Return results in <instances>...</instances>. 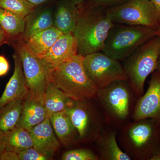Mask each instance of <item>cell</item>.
Listing matches in <instances>:
<instances>
[{"label":"cell","instance_id":"6da1fadb","mask_svg":"<svg viewBox=\"0 0 160 160\" xmlns=\"http://www.w3.org/2000/svg\"><path fill=\"white\" fill-rule=\"evenodd\" d=\"M122 150L133 160H150L160 153V123L151 118L132 120L118 130Z\"/></svg>","mask_w":160,"mask_h":160},{"label":"cell","instance_id":"d6a6232c","mask_svg":"<svg viewBox=\"0 0 160 160\" xmlns=\"http://www.w3.org/2000/svg\"><path fill=\"white\" fill-rule=\"evenodd\" d=\"M8 36V35L0 26V46L7 41Z\"/></svg>","mask_w":160,"mask_h":160},{"label":"cell","instance_id":"9a60e30c","mask_svg":"<svg viewBox=\"0 0 160 160\" xmlns=\"http://www.w3.org/2000/svg\"><path fill=\"white\" fill-rule=\"evenodd\" d=\"M118 130L107 126L94 143L100 160H131L119 146Z\"/></svg>","mask_w":160,"mask_h":160},{"label":"cell","instance_id":"e0dca14e","mask_svg":"<svg viewBox=\"0 0 160 160\" xmlns=\"http://www.w3.org/2000/svg\"><path fill=\"white\" fill-rule=\"evenodd\" d=\"M62 34L58 29L52 26L34 34L26 42L21 41L31 54L42 58Z\"/></svg>","mask_w":160,"mask_h":160},{"label":"cell","instance_id":"9c48e42d","mask_svg":"<svg viewBox=\"0 0 160 160\" xmlns=\"http://www.w3.org/2000/svg\"><path fill=\"white\" fill-rule=\"evenodd\" d=\"M15 47L16 51L22 61L30 96L44 102L46 86L52 79L53 69L42 59L37 57L29 52L21 40Z\"/></svg>","mask_w":160,"mask_h":160},{"label":"cell","instance_id":"4fadbf2b","mask_svg":"<svg viewBox=\"0 0 160 160\" xmlns=\"http://www.w3.org/2000/svg\"><path fill=\"white\" fill-rule=\"evenodd\" d=\"M78 54V43L73 33H62L42 59L54 70Z\"/></svg>","mask_w":160,"mask_h":160},{"label":"cell","instance_id":"74e56055","mask_svg":"<svg viewBox=\"0 0 160 160\" xmlns=\"http://www.w3.org/2000/svg\"><path fill=\"white\" fill-rule=\"evenodd\" d=\"M156 36H158L160 37V26L159 27L156 29Z\"/></svg>","mask_w":160,"mask_h":160},{"label":"cell","instance_id":"cb8c5ba5","mask_svg":"<svg viewBox=\"0 0 160 160\" xmlns=\"http://www.w3.org/2000/svg\"><path fill=\"white\" fill-rule=\"evenodd\" d=\"M25 18L0 7V26L12 37H21L24 32Z\"/></svg>","mask_w":160,"mask_h":160},{"label":"cell","instance_id":"484cf974","mask_svg":"<svg viewBox=\"0 0 160 160\" xmlns=\"http://www.w3.org/2000/svg\"><path fill=\"white\" fill-rule=\"evenodd\" d=\"M63 160H100L97 152L90 149H76L66 151L63 154Z\"/></svg>","mask_w":160,"mask_h":160},{"label":"cell","instance_id":"30bf717a","mask_svg":"<svg viewBox=\"0 0 160 160\" xmlns=\"http://www.w3.org/2000/svg\"><path fill=\"white\" fill-rule=\"evenodd\" d=\"M83 66L89 78L98 89H102L118 80H127L120 61L102 51L84 57Z\"/></svg>","mask_w":160,"mask_h":160},{"label":"cell","instance_id":"7402d4cb","mask_svg":"<svg viewBox=\"0 0 160 160\" xmlns=\"http://www.w3.org/2000/svg\"><path fill=\"white\" fill-rule=\"evenodd\" d=\"M25 100H14L0 109L1 134H5L17 127Z\"/></svg>","mask_w":160,"mask_h":160},{"label":"cell","instance_id":"5b68a950","mask_svg":"<svg viewBox=\"0 0 160 160\" xmlns=\"http://www.w3.org/2000/svg\"><path fill=\"white\" fill-rule=\"evenodd\" d=\"M160 54V37L156 36L123 60L127 80L137 97L144 94L146 79L156 70Z\"/></svg>","mask_w":160,"mask_h":160},{"label":"cell","instance_id":"836d02e7","mask_svg":"<svg viewBox=\"0 0 160 160\" xmlns=\"http://www.w3.org/2000/svg\"><path fill=\"white\" fill-rule=\"evenodd\" d=\"M3 135L0 133V158L2 154L6 150V145L4 142Z\"/></svg>","mask_w":160,"mask_h":160},{"label":"cell","instance_id":"5bb4252c","mask_svg":"<svg viewBox=\"0 0 160 160\" xmlns=\"http://www.w3.org/2000/svg\"><path fill=\"white\" fill-rule=\"evenodd\" d=\"M33 143V148L51 159L59 148L60 144L53 133L49 118L29 131Z\"/></svg>","mask_w":160,"mask_h":160},{"label":"cell","instance_id":"603a6c76","mask_svg":"<svg viewBox=\"0 0 160 160\" xmlns=\"http://www.w3.org/2000/svg\"><path fill=\"white\" fill-rule=\"evenodd\" d=\"M6 150L18 154L22 151L33 147V143L29 131L16 127L3 135Z\"/></svg>","mask_w":160,"mask_h":160},{"label":"cell","instance_id":"83f0119b","mask_svg":"<svg viewBox=\"0 0 160 160\" xmlns=\"http://www.w3.org/2000/svg\"><path fill=\"white\" fill-rule=\"evenodd\" d=\"M18 154L19 160H49V158L43 155L33 147L26 149Z\"/></svg>","mask_w":160,"mask_h":160},{"label":"cell","instance_id":"d590c367","mask_svg":"<svg viewBox=\"0 0 160 160\" xmlns=\"http://www.w3.org/2000/svg\"><path fill=\"white\" fill-rule=\"evenodd\" d=\"M150 160H160V153L155 155L150 159Z\"/></svg>","mask_w":160,"mask_h":160},{"label":"cell","instance_id":"3957f363","mask_svg":"<svg viewBox=\"0 0 160 160\" xmlns=\"http://www.w3.org/2000/svg\"><path fill=\"white\" fill-rule=\"evenodd\" d=\"M114 25L106 8L86 7L82 9L72 33L78 43V54L85 57L102 51Z\"/></svg>","mask_w":160,"mask_h":160},{"label":"cell","instance_id":"f546056e","mask_svg":"<svg viewBox=\"0 0 160 160\" xmlns=\"http://www.w3.org/2000/svg\"><path fill=\"white\" fill-rule=\"evenodd\" d=\"M1 160H19L18 154L14 152L6 150L1 155Z\"/></svg>","mask_w":160,"mask_h":160},{"label":"cell","instance_id":"ac0fdd59","mask_svg":"<svg viewBox=\"0 0 160 160\" xmlns=\"http://www.w3.org/2000/svg\"><path fill=\"white\" fill-rule=\"evenodd\" d=\"M53 26V17L49 9L36 10L25 18L24 32L20 38L26 42L34 34Z\"/></svg>","mask_w":160,"mask_h":160},{"label":"cell","instance_id":"7c38bea8","mask_svg":"<svg viewBox=\"0 0 160 160\" xmlns=\"http://www.w3.org/2000/svg\"><path fill=\"white\" fill-rule=\"evenodd\" d=\"M13 58L14 72L0 98V109L14 100H26L30 96L23 72L22 61L16 51Z\"/></svg>","mask_w":160,"mask_h":160},{"label":"cell","instance_id":"52a82bcc","mask_svg":"<svg viewBox=\"0 0 160 160\" xmlns=\"http://www.w3.org/2000/svg\"><path fill=\"white\" fill-rule=\"evenodd\" d=\"M78 135V141L94 142L108 126L105 117L94 98L75 101L66 110Z\"/></svg>","mask_w":160,"mask_h":160},{"label":"cell","instance_id":"f1b7e54d","mask_svg":"<svg viewBox=\"0 0 160 160\" xmlns=\"http://www.w3.org/2000/svg\"><path fill=\"white\" fill-rule=\"evenodd\" d=\"M9 69V64L5 57L0 55V77L6 75Z\"/></svg>","mask_w":160,"mask_h":160},{"label":"cell","instance_id":"d6986e66","mask_svg":"<svg viewBox=\"0 0 160 160\" xmlns=\"http://www.w3.org/2000/svg\"><path fill=\"white\" fill-rule=\"evenodd\" d=\"M80 11L69 0H62L53 17V26L62 33H72Z\"/></svg>","mask_w":160,"mask_h":160},{"label":"cell","instance_id":"d4e9b609","mask_svg":"<svg viewBox=\"0 0 160 160\" xmlns=\"http://www.w3.org/2000/svg\"><path fill=\"white\" fill-rule=\"evenodd\" d=\"M0 7L23 18L36 9L27 0H0Z\"/></svg>","mask_w":160,"mask_h":160},{"label":"cell","instance_id":"7a4b0ae2","mask_svg":"<svg viewBox=\"0 0 160 160\" xmlns=\"http://www.w3.org/2000/svg\"><path fill=\"white\" fill-rule=\"evenodd\" d=\"M95 99L107 125L118 130L132 120L138 98L128 80H118L98 89Z\"/></svg>","mask_w":160,"mask_h":160},{"label":"cell","instance_id":"277c9868","mask_svg":"<svg viewBox=\"0 0 160 160\" xmlns=\"http://www.w3.org/2000/svg\"><path fill=\"white\" fill-rule=\"evenodd\" d=\"M84 57L77 54L56 68L52 80L62 91L75 101L95 98L98 88L83 66Z\"/></svg>","mask_w":160,"mask_h":160},{"label":"cell","instance_id":"8d00e7d4","mask_svg":"<svg viewBox=\"0 0 160 160\" xmlns=\"http://www.w3.org/2000/svg\"><path fill=\"white\" fill-rule=\"evenodd\" d=\"M156 70L160 72V54L158 59L156 69Z\"/></svg>","mask_w":160,"mask_h":160},{"label":"cell","instance_id":"44dd1931","mask_svg":"<svg viewBox=\"0 0 160 160\" xmlns=\"http://www.w3.org/2000/svg\"><path fill=\"white\" fill-rule=\"evenodd\" d=\"M49 119L55 132L63 144L69 146L78 142V132L66 110L55 113Z\"/></svg>","mask_w":160,"mask_h":160},{"label":"cell","instance_id":"1f68e13d","mask_svg":"<svg viewBox=\"0 0 160 160\" xmlns=\"http://www.w3.org/2000/svg\"><path fill=\"white\" fill-rule=\"evenodd\" d=\"M49 0H27V2L30 3L31 5L37 8L38 6L44 4Z\"/></svg>","mask_w":160,"mask_h":160},{"label":"cell","instance_id":"8fae6325","mask_svg":"<svg viewBox=\"0 0 160 160\" xmlns=\"http://www.w3.org/2000/svg\"><path fill=\"white\" fill-rule=\"evenodd\" d=\"M151 118L160 123V72L151 73L147 91L138 99L132 120Z\"/></svg>","mask_w":160,"mask_h":160},{"label":"cell","instance_id":"ffe728a7","mask_svg":"<svg viewBox=\"0 0 160 160\" xmlns=\"http://www.w3.org/2000/svg\"><path fill=\"white\" fill-rule=\"evenodd\" d=\"M74 101L65 94L52 79L46 86L44 96V103L49 118L57 112L68 110Z\"/></svg>","mask_w":160,"mask_h":160},{"label":"cell","instance_id":"ba28073f","mask_svg":"<svg viewBox=\"0 0 160 160\" xmlns=\"http://www.w3.org/2000/svg\"><path fill=\"white\" fill-rule=\"evenodd\" d=\"M106 9L114 24L148 26L156 29L160 26L157 12L151 0H129Z\"/></svg>","mask_w":160,"mask_h":160},{"label":"cell","instance_id":"8992f818","mask_svg":"<svg viewBox=\"0 0 160 160\" xmlns=\"http://www.w3.org/2000/svg\"><path fill=\"white\" fill-rule=\"evenodd\" d=\"M156 31L148 26L115 24L109 30L102 51L118 61H123L155 37Z\"/></svg>","mask_w":160,"mask_h":160},{"label":"cell","instance_id":"4316f807","mask_svg":"<svg viewBox=\"0 0 160 160\" xmlns=\"http://www.w3.org/2000/svg\"><path fill=\"white\" fill-rule=\"evenodd\" d=\"M128 1L129 0H88L84 8L86 7L111 8V7L119 6Z\"/></svg>","mask_w":160,"mask_h":160},{"label":"cell","instance_id":"2e32d148","mask_svg":"<svg viewBox=\"0 0 160 160\" xmlns=\"http://www.w3.org/2000/svg\"><path fill=\"white\" fill-rule=\"evenodd\" d=\"M49 118L44 103L29 96L24 101L22 113L17 127L29 131Z\"/></svg>","mask_w":160,"mask_h":160},{"label":"cell","instance_id":"4dcf8cb0","mask_svg":"<svg viewBox=\"0 0 160 160\" xmlns=\"http://www.w3.org/2000/svg\"><path fill=\"white\" fill-rule=\"evenodd\" d=\"M72 4L79 9L81 11L86 6L88 0H69Z\"/></svg>","mask_w":160,"mask_h":160},{"label":"cell","instance_id":"e575fe53","mask_svg":"<svg viewBox=\"0 0 160 160\" xmlns=\"http://www.w3.org/2000/svg\"><path fill=\"white\" fill-rule=\"evenodd\" d=\"M151 1L153 5H154L155 8L157 12L160 23V0H151Z\"/></svg>","mask_w":160,"mask_h":160}]
</instances>
